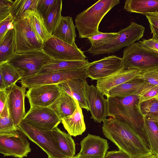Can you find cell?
<instances>
[{
    "label": "cell",
    "mask_w": 158,
    "mask_h": 158,
    "mask_svg": "<svg viewBox=\"0 0 158 158\" xmlns=\"http://www.w3.org/2000/svg\"><path fill=\"white\" fill-rule=\"evenodd\" d=\"M103 123L102 131L104 136L131 158L152 154L148 144L127 123L113 117L106 118Z\"/></svg>",
    "instance_id": "cell-1"
},
{
    "label": "cell",
    "mask_w": 158,
    "mask_h": 158,
    "mask_svg": "<svg viewBox=\"0 0 158 158\" xmlns=\"http://www.w3.org/2000/svg\"><path fill=\"white\" fill-rule=\"evenodd\" d=\"M119 3V0H100L77 15L75 21L79 38H88L98 33L102 19Z\"/></svg>",
    "instance_id": "cell-2"
},
{
    "label": "cell",
    "mask_w": 158,
    "mask_h": 158,
    "mask_svg": "<svg viewBox=\"0 0 158 158\" xmlns=\"http://www.w3.org/2000/svg\"><path fill=\"white\" fill-rule=\"evenodd\" d=\"M107 98L108 116L114 117L127 123L148 144L143 131V120L138 118L135 110V107L139 101L138 96Z\"/></svg>",
    "instance_id": "cell-3"
},
{
    "label": "cell",
    "mask_w": 158,
    "mask_h": 158,
    "mask_svg": "<svg viewBox=\"0 0 158 158\" xmlns=\"http://www.w3.org/2000/svg\"><path fill=\"white\" fill-rule=\"evenodd\" d=\"M124 69L143 71L158 68V54L144 47L139 42L126 47L122 58Z\"/></svg>",
    "instance_id": "cell-4"
},
{
    "label": "cell",
    "mask_w": 158,
    "mask_h": 158,
    "mask_svg": "<svg viewBox=\"0 0 158 158\" xmlns=\"http://www.w3.org/2000/svg\"><path fill=\"white\" fill-rule=\"evenodd\" d=\"M145 30L142 25L131 22L128 26L121 29L110 41L98 47H90L87 51L93 56L114 53L139 40L143 36Z\"/></svg>",
    "instance_id": "cell-5"
},
{
    "label": "cell",
    "mask_w": 158,
    "mask_h": 158,
    "mask_svg": "<svg viewBox=\"0 0 158 158\" xmlns=\"http://www.w3.org/2000/svg\"><path fill=\"white\" fill-rule=\"evenodd\" d=\"M87 67L37 74L22 78L20 82L21 86L29 89L42 85L59 84L73 79L86 78L88 77L86 71Z\"/></svg>",
    "instance_id": "cell-6"
},
{
    "label": "cell",
    "mask_w": 158,
    "mask_h": 158,
    "mask_svg": "<svg viewBox=\"0 0 158 158\" xmlns=\"http://www.w3.org/2000/svg\"><path fill=\"white\" fill-rule=\"evenodd\" d=\"M15 53L42 49L43 44L38 39L30 23L28 10L13 22Z\"/></svg>",
    "instance_id": "cell-7"
},
{
    "label": "cell",
    "mask_w": 158,
    "mask_h": 158,
    "mask_svg": "<svg viewBox=\"0 0 158 158\" xmlns=\"http://www.w3.org/2000/svg\"><path fill=\"white\" fill-rule=\"evenodd\" d=\"M53 59L43 49H39L15 53L8 61L23 72V78L37 74Z\"/></svg>",
    "instance_id": "cell-8"
},
{
    "label": "cell",
    "mask_w": 158,
    "mask_h": 158,
    "mask_svg": "<svg viewBox=\"0 0 158 158\" xmlns=\"http://www.w3.org/2000/svg\"><path fill=\"white\" fill-rule=\"evenodd\" d=\"M19 129L51 158H66L60 151L52 130L39 129L23 121Z\"/></svg>",
    "instance_id": "cell-9"
},
{
    "label": "cell",
    "mask_w": 158,
    "mask_h": 158,
    "mask_svg": "<svg viewBox=\"0 0 158 158\" xmlns=\"http://www.w3.org/2000/svg\"><path fill=\"white\" fill-rule=\"evenodd\" d=\"M26 135L19 129L0 134V153L5 156L23 158L31 151Z\"/></svg>",
    "instance_id": "cell-10"
},
{
    "label": "cell",
    "mask_w": 158,
    "mask_h": 158,
    "mask_svg": "<svg viewBox=\"0 0 158 158\" xmlns=\"http://www.w3.org/2000/svg\"><path fill=\"white\" fill-rule=\"evenodd\" d=\"M42 49L53 59L57 60H85L86 56L76 44L71 45L53 36L43 44Z\"/></svg>",
    "instance_id": "cell-11"
},
{
    "label": "cell",
    "mask_w": 158,
    "mask_h": 158,
    "mask_svg": "<svg viewBox=\"0 0 158 158\" xmlns=\"http://www.w3.org/2000/svg\"><path fill=\"white\" fill-rule=\"evenodd\" d=\"M23 121L35 127L52 130L61 122L55 112L48 107H31Z\"/></svg>",
    "instance_id": "cell-12"
},
{
    "label": "cell",
    "mask_w": 158,
    "mask_h": 158,
    "mask_svg": "<svg viewBox=\"0 0 158 158\" xmlns=\"http://www.w3.org/2000/svg\"><path fill=\"white\" fill-rule=\"evenodd\" d=\"M124 69L122 58L109 56L90 63L86 68L87 75L92 80H98Z\"/></svg>",
    "instance_id": "cell-13"
},
{
    "label": "cell",
    "mask_w": 158,
    "mask_h": 158,
    "mask_svg": "<svg viewBox=\"0 0 158 158\" xmlns=\"http://www.w3.org/2000/svg\"><path fill=\"white\" fill-rule=\"evenodd\" d=\"M59 84L44 85L28 89L26 93L31 107H49L60 95Z\"/></svg>",
    "instance_id": "cell-14"
},
{
    "label": "cell",
    "mask_w": 158,
    "mask_h": 158,
    "mask_svg": "<svg viewBox=\"0 0 158 158\" xmlns=\"http://www.w3.org/2000/svg\"><path fill=\"white\" fill-rule=\"evenodd\" d=\"M26 89L24 86L20 87L15 84L8 90L7 100L9 115L15 127L17 129L26 114L25 106Z\"/></svg>",
    "instance_id": "cell-15"
},
{
    "label": "cell",
    "mask_w": 158,
    "mask_h": 158,
    "mask_svg": "<svg viewBox=\"0 0 158 158\" xmlns=\"http://www.w3.org/2000/svg\"><path fill=\"white\" fill-rule=\"evenodd\" d=\"M86 94L91 113V118L100 123L108 116V101L93 85H87Z\"/></svg>",
    "instance_id": "cell-16"
},
{
    "label": "cell",
    "mask_w": 158,
    "mask_h": 158,
    "mask_svg": "<svg viewBox=\"0 0 158 158\" xmlns=\"http://www.w3.org/2000/svg\"><path fill=\"white\" fill-rule=\"evenodd\" d=\"M141 71L135 69H124L98 80L96 87L106 96L111 89L123 83L136 80Z\"/></svg>",
    "instance_id": "cell-17"
},
{
    "label": "cell",
    "mask_w": 158,
    "mask_h": 158,
    "mask_svg": "<svg viewBox=\"0 0 158 158\" xmlns=\"http://www.w3.org/2000/svg\"><path fill=\"white\" fill-rule=\"evenodd\" d=\"M79 156L104 157L109 148L107 140L99 136L88 134L81 142Z\"/></svg>",
    "instance_id": "cell-18"
},
{
    "label": "cell",
    "mask_w": 158,
    "mask_h": 158,
    "mask_svg": "<svg viewBox=\"0 0 158 158\" xmlns=\"http://www.w3.org/2000/svg\"><path fill=\"white\" fill-rule=\"evenodd\" d=\"M86 78L71 80L59 84L61 89L77 100L82 109L89 111L86 91L88 83Z\"/></svg>",
    "instance_id": "cell-19"
},
{
    "label": "cell",
    "mask_w": 158,
    "mask_h": 158,
    "mask_svg": "<svg viewBox=\"0 0 158 158\" xmlns=\"http://www.w3.org/2000/svg\"><path fill=\"white\" fill-rule=\"evenodd\" d=\"M77 102L62 90L59 97L48 107L55 112L61 121L73 113L77 107Z\"/></svg>",
    "instance_id": "cell-20"
},
{
    "label": "cell",
    "mask_w": 158,
    "mask_h": 158,
    "mask_svg": "<svg viewBox=\"0 0 158 158\" xmlns=\"http://www.w3.org/2000/svg\"><path fill=\"white\" fill-rule=\"evenodd\" d=\"M75 27L72 17L62 16L52 36L71 45H75Z\"/></svg>",
    "instance_id": "cell-21"
},
{
    "label": "cell",
    "mask_w": 158,
    "mask_h": 158,
    "mask_svg": "<svg viewBox=\"0 0 158 158\" xmlns=\"http://www.w3.org/2000/svg\"><path fill=\"white\" fill-rule=\"evenodd\" d=\"M65 129L71 136L75 137L81 135L86 130L82 108L78 101L77 107L73 113L61 120Z\"/></svg>",
    "instance_id": "cell-22"
},
{
    "label": "cell",
    "mask_w": 158,
    "mask_h": 158,
    "mask_svg": "<svg viewBox=\"0 0 158 158\" xmlns=\"http://www.w3.org/2000/svg\"><path fill=\"white\" fill-rule=\"evenodd\" d=\"M88 60H67L53 59L44 65L37 74L64 70L82 68L87 67Z\"/></svg>",
    "instance_id": "cell-23"
},
{
    "label": "cell",
    "mask_w": 158,
    "mask_h": 158,
    "mask_svg": "<svg viewBox=\"0 0 158 158\" xmlns=\"http://www.w3.org/2000/svg\"><path fill=\"white\" fill-rule=\"evenodd\" d=\"M136 80L121 84L110 90L106 96L109 97H125L132 95H138L145 82Z\"/></svg>",
    "instance_id": "cell-24"
},
{
    "label": "cell",
    "mask_w": 158,
    "mask_h": 158,
    "mask_svg": "<svg viewBox=\"0 0 158 158\" xmlns=\"http://www.w3.org/2000/svg\"><path fill=\"white\" fill-rule=\"evenodd\" d=\"M58 146L66 158H73L75 154V144L71 136L56 127L52 130Z\"/></svg>",
    "instance_id": "cell-25"
},
{
    "label": "cell",
    "mask_w": 158,
    "mask_h": 158,
    "mask_svg": "<svg viewBox=\"0 0 158 158\" xmlns=\"http://www.w3.org/2000/svg\"><path fill=\"white\" fill-rule=\"evenodd\" d=\"M124 9L129 12L142 15L158 12V0H127Z\"/></svg>",
    "instance_id": "cell-26"
},
{
    "label": "cell",
    "mask_w": 158,
    "mask_h": 158,
    "mask_svg": "<svg viewBox=\"0 0 158 158\" xmlns=\"http://www.w3.org/2000/svg\"><path fill=\"white\" fill-rule=\"evenodd\" d=\"M143 131L152 154L158 155V123L142 117Z\"/></svg>",
    "instance_id": "cell-27"
},
{
    "label": "cell",
    "mask_w": 158,
    "mask_h": 158,
    "mask_svg": "<svg viewBox=\"0 0 158 158\" xmlns=\"http://www.w3.org/2000/svg\"><path fill=\"white\" fill-rule=\"evenodd\" d=\"M28 13L32 27L38 39L44 44L52 36L46 28L44 19L36 10H28Z\"/></svg>",
    "instance_id": "cell-28"
},
{
    "label": "cell",
    "mask_w": 158,
    "mask_h": 158,
    "mask_svg": "<svg viewBox=\"0 0 158 158\" xmlns=\"http://www.w3.org/2000/svg\"><path fill=\"white\" fill-rule=\"evenodd\" d=\"M0 74L5 82L6 89L10 88L23 77V72L9 61L0 64Z\"/></svg>",
    "instance_id": "cell-29"
},
{
    "label": "cell",
    "mask_w": 158,
    "mask_h": 158,
    "mask_svg": "<svg viewBox=\"0 0 158 158\" xmlns=\"http://www.w3.org/2000/svg\"><path fill=\"white\" fill-rule=\"evenodd\" d=\"M0 64L8 61L15 53L14 29L9 31L0 41Z\"/></svg>",
    "instance_id": "cell-30"
},
{
    "label": "cell",
    "mask_w": 158,
    "mask_h": 158,
    "mask_svg": "<svg viewBox=\"0 0 158 158\" xmlns=\"http://www.w3.org/2000/svg\"><path fill=\"white\" fill-rule=\"evenodd\" d=\"M39 0H16L11 6L10 14L14 21L17 20L26 11L36 10Z\"/></svg>",
    "instance_id": "cell-31"
},
{
    "label": "cell",
    "mask_w": 158,
    "mask_h": 158,
    "mask_svg": "<svg viewBox=\"0 0 158 158\" xmlns=\"http://www.w3.org/2000/svg\"><path fill=\"white\" fill-rule=\"evenodd\" d=\"M62 0L58 1L47 16L44 19L45 24L50 33L52 34L58 25L62 17Z\"/></svg>",
    "instance_id": "cell-32"
},
{
    "label": "cell",
    "mask_w": 158,
    "mask_h": 158,
    "mask_svg": "<svg viewBox=\"0 0 158 158\" xmlns=\"http://www.w3.org/2000/svg\"><path fill=\"white\" fill-rule=\"evenodd\" d=\"M136 107L142 117L149 118L158 116V99L144 101Z\"/></svg>",
    "instance_id": "cell-33"
},
{
    "label": "cell",
    "mask_w": 158,
    "mask_h": 158,
    "mask_svg": "<svg viewBox=\"0 0 158 158\" xmlns=\"http://www.w3.org/2000/svg\"><path fill=\"white\" fill-rule=\"evenodd\" d=\"M137 96L139 101L136 104L137 106L146 101L153 99H158V85H152L145 82Z\"/></svg>",
    "instance_id": "cell-34"
},
{
    "label": "cell",
    "mask_w": 158,
    "mask_h": 158,
    "mask_svg": "<svg viewBox=\"0 0 158 158\" xmlns=\"http://www.w3.org/2000/svg\"><path fill=\"white\" fill-rule=\"evenodd\" d=\"M118 32L103 33L99 32L97 34L88 39L91 44V47L95 48L102 45L115 37Z\"/></svg>",
    "instance_id": "cell-35"
},
{
    "label": "cell",
    "mask_w": 158,
    "mask_h": 158,
    "mask_svg": "<svg viewBox=\"0 0 158 158\" xmlns=\"http://www.w3.org/2000/svg\"><path fill=\"white\" fill-rule=\"evenodd\" d=\"M137 79L149 84L158 85V68L141 71Z\"/></svg>",
    "instance_id": "cell-36"
},
{
    "label": "cell",
    "mask_w": 158,
    "mask_h": 158,
    "mask_svg": "<svg viewBox=\"0 0 158 158\" xmlns=\"http://www.w3.org/2000/svg\"><path fill=\"white\" fill-rule=\"evenodd\" d=\"M57 1L58 0H39L36 10L44 19L52 10Z\"/></svg>",
    "instance_id": "cell-37"
},
{
    "label": "cell",
    "mask_w": 158,
    "mask_h": 158,
    "mask_svg": "<svg viewBox=\"0 0 158 158\" xmlns=\"http://www.w3.org/2000/svg\"><path fill=\"white\" fill-rule=\"evenodd\" d=\"M143 15L146 16L149 22L151 34L152 35V38L158 40V12Z\"/></svg>",
    "instance_id": "cell-38"
},
{
    "label": "cell",
    "mask_w": 158,
    "mask_h": 158,
    "mask_svg": "<svg viewBox=\"0 0 158 158\" xmlns=\"http://www.w3.org/2000/svg\"><path fill=\"white\" fill-rule=\"evenodd\" d=\"M18 129L15 127L10 115L3 118L0 117V134L10 133Z\"/></svg>",
    "instance_id": "cell-39"
},
{
    "label": "cell",
    "mask_w": 158,
    "mask_h": 158,
    "mask_svg": "<svg viewBox=\"0 0 158 158\" xmlns=\"http://www.w3.org/2000/svg\"><path fill=\"white\" fill-rule=\"evenodd\" d=\"M14 2L11 0H0V22L10 14V7Z\"/></svg>",
    "instance_id": "cell-40"
},
{
    "label": "cell",
    "mask_w": 158,
    "mask_h": 158,
    "mask_svg": "<svg viewBox=\"0 0 158 158\" xmlns=\"http://www.w3.org/2000/svg\"><path fill=\"white\" fill-rule=\"evenodd\" d=\"M145 48L158 54V40L150 38L139 41Z\"/></svg>",
    "instance_id": "cell-41"
},
{
    "label": "cell",
    "mask_w": 158,
    "mask_h": 158,
    "mask_svg": "<svg viewBox=\"0 0 158 158\" xmlns=\"http://www.w3.org/2000/svg\"><path fill=\"white\" fill-rule=\"evenodd\" d=\"M12 21H14L10 14L5 19L0 22V41L9 31L7 28V26L9 23Z\"/></svg>",
    "instance_id": "cell-42"
},
{
    "label": "cell",
    "mask_w": 158,
    "mask_h": 158,
    "mask_svg": "<svg viewBox=\"0 0 158 158\" xmlns=\"http://www.w3.org/2000/svg\"><path fill=\"white\" fill-rule=\"evenodd\" d=\"M104 158H131V157L126 152L119 150L118 151L107 152Z\"/></svg>",
    "instance_id": "cell-43"
},
{
    "label": "cell",
    "mask_w": 158,
    "mask_h": 158,
    "mask_svg": "<svg viewBox=\"0 0 158 158\" xmlns=\"http://www.w3.org/2000/svg\"><path fill=\"white\" fill-rule=\"evenodd\" d=\"M8 94L6 89L0 90V113L3 110L7 102Z\"/></svg>",
    "instance_id": "cell-44"
},
{
    "label": "cell",
    "mask_w": 158,
    "mask_h": 158,
    "mask_svg": "<svg viewBox=\"0 0 158 158\" xmlns=\"http://www.w3.org/2000/svg\"><path fill=\"white\" fill-rule=\"evenodd\" d=\"M6 89L4 80L1 75L0 74V90Z\"/></svg>",
    "instance_id": "cell-45"
},
{
    "label": "cell",
    "mask_w": 158,
    "mask_h": 158,
    "mask_svg": "<svg viewBox=\"0 0 158 158\" xmlns=\"http://www.w3.org/2000/svg\"><path fill=\"white\" fill-rule=\"evenodd\" d=\"M137 158H158V155L151 154L149 155Z\"/></svg>",
    "instance_id": "cell-46"
},
{
    "label": "cell",
    "mask_w": 158,
    "mask_h": 158,
    "mask_svg": "<svg viewBox=\"0 0 158 158\" xmlns=\"http://www.w3.org/2000/svg\"><path fill=\"white\" fill-rule=\"evenodd\" d=\"M75 158H104V157H95L91 156H79L77 155L75 156Z\"/></svg>",
    "instance_id": "cell-47"
},
{
    "label": "cell",
    "mask_w": 158,
    "mask_h": 158,
    "mask_svg": "<svg viewBox=\"0 0 158 158\" xmlns=\"http://www.w3.org/2000/svg\"><path fill=\"white\" fill-rule=\"evenodd\" d=\"M147 119L154 122L158 123V116L153 118Z\"/></svg>",
    "instance_id": "cell-48"
},
{
    "label": "cell",
    "mask_w": 158,
    "mask_h": 158,
    "mask_svg": "<svg viewBox=\"0 0 158 158\" xmlns=\"http://www.w3.org/2000/svg\"><path fill=\"white\" fill-rule=\"evenodd\" d=\"M48 158H50V157H48ZM73 158H75V156Z\"/></svg>",
    "instance_id": "cell-49"
},
{
    "label": "cell",
    "mask_w": 158,
    "mask_h": 158,
    "mask_svg": "<svg viewBox=\"0 0 158 158\" xmlns=\"http://www.w3.org/2000/svg\"></svg>",
    "instance_id": "cell-50"
}]
</instances>
